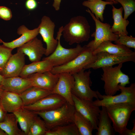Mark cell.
Masks as SVG:
<instances>
[{
    "instance_id": "6da1fadb",
    "label": "cell",
    "mask_w": 135,
    "mask_h": 135,
    "mask_svg": "<svg viewBox=\"0 0 135 135\" xmlns=\"http://www.w3.org/2000/svg\"><path fill=\"white\" fill-rule=\"evenodd\" d=\"M90 26L84 16H79L72 18L63 28L62 33L65 40L70 45L88 41Z\"/></svg>"
},
{
    "instance_id": "7a4b0ae2",
    "label": "cell",
    "mask_w": 135,
    "mask_h": 135,
    "mask_svg": "<svg viewBox=\"0 0 135 135\" xmlns=\"http://www.w3.org/2000/svg\"><path fill=\"white\" fill-rule=\"evenodd\" d=\"M76 110L74 106L66 102L62 106L52 110L35 112L44 120L48 130L74 123Z\"/></svg>"
},
{
    "instance_id": "3957f363",
    "label": "cell",
    "mask_w": 135,
    "mask_h": 135,
    "mask_svg": "<svg viewBox=\"0 0 135 135\" xmlns=\"http://www.w3.org/2000/svg\"><path fill=\"white\" fill-rule=\"evenodd\" d=\"M105 107L115 132L121 135L127 128L131 114L135 110V103L114 104Z\"/></svg>"
},
{
    "instance_id": "277c9868",
    "label": "cell",
    "mask_w": 135,
    "mask_h": 135,
    "mask_svg": "<svg viewBox=\"0 0 135 135\" xmlns=\"http://www.w3.org/2000/svg\"><path fill=\"white\" fill-rule=\"evenodd\" d=\"M122 64L113 67L112 66L102 68L103 71L101 80L104 82V88L106 95L113 96L120 91L118 86H125L130 83L128 76L121 70Z\"/></svg>"
},
{
    "instance_id": "5b68a950",
    "label": "cell",
    "mask_w": 135,
    "mask_h": 135,
    "mask_svg": "<svg viewBox=\"0 0 135 135\" xmlns=\"http://www.w3.org/2000/svg\"><path fill=\"white\" fill-rule=\"evenodd\" d=\"M81 52L73 60L64 64L54 67L51 72L54 74L65 72L73 74L78 72L96 60V55L90 48L85 45Z\"/></svg>"
},
{
    "instance_id": "8992f818",
    "label": "cell",
    "mask_w": 135,
    "mask_h": 135,
    "mask_svg": "<svg viewBox=\"0 0 135 135\" xmlns=\"http://www.w3.org/2000/svg\"><path fill=\"white\" fill-rule=\"evenodd\" d=\"M63 28V26L60 27L57 33L56 39L58 43L55 50L50 55L42 59L51 62L54 67L62 65L70 61L78 56L84 48L83 46L79 44L74 48H66L63 47L60 43Z\"/></svg>"
},
{
    "instance_id": "52a82bcc",
    "label": "cell",
    "mask_w": 135,
    "mask_h": 135,
    "mask_svg": "<svg viewBox=\"0 0 135 135\" xmlns=\"http://www.w3.org/2000/svg\"><path fill=\"white\" fill-rule=\"evenodd\" d=\"M83 69L79 72L72 74L74 79L72 94L80 98L92 102L93 98H98L97 91L90 88L92 82L90 77L91 71H85Z\"/></svg>"
},
{
    "instance_id": "ba28073f",
    "label": "cell",
    "mask_w": 135,
    "mask_h": 135,
    "mask_svg": "<svg viewBox=\"0 0 135 135\" xmlns=\"http://www.w3.org/2000/svg\"><path fill=\"white\" fill-rule=\"evenodd\" d=\"M118 86L121 93L115 96L102 95L97 91L98 98L93 101L92 104L99 107H105L118 104L135 103V83L131 84L129 87L122 86L119 85Z\"/></svg>"
},
{
    "instance_id": "9c48e42d",
    "label": "cell",
    "mask_w": 135,
    "mask_h": 135,
    "mask_svg": "<svg viewBox=\"0 0 135 135\" xmlns=\"http://www.w3.org/2000/svg\"><path fill=\"white\" fill-rule=\"evenodd\" d=\"M86 11L90 14L94 21L96 25L95 31L91 35L94 37V39L86 45L87 46L94 51L103 42L108 40L114 42L118 39V35L112 32L110 25L103 23L97 19L88 8Z\"/></svg>"
},
{
    "instance_id": "30bf717a",
    "label": "cell",
    "mask_w": 135,
    "mask_h": 135,
    "mask_svg": "<svg viewBox=\"0 0 135 135\" xmlns=\"http://www.w3.org/2000/svg\"><path fill=\"white\" fill-rule=\"evenodd\" d=\"M96 59L92 63L87 66L85 70L92 68L96 70L102 67L113 66L124 62H135V52L124 55H116L102 52L96 54Z\"/></svg>"
},
{
    "instance_id": "8fae6325",
    "label": "cell",
    "mask_w": 135,
    "mask_h": 135,
    "mask_svg": "<svg viewBox=\"0 0 135 135\" xmlns=\"http://www.w3.org/2000/svg\"><path fill=\"white\" fill-rule=\"evenodd\" d=\"M76 110L91 123L94 130H97L98 118L100 111L99 107L94 105L92 102L79 98L72 94Z\"/></svg>"
},
{
    "instance_id": "7c38bea8",
    "label": "cell",
    "mask_w": 135,
    "mask_h": 135,
    "mask_svg": "<svg viewBox=\"0 0 135 135\" xmlns=\"http://www.w3.org/2000/svg\"><path fill=\"white\" fill-rule=\"evenodd\" d=\"M55 25L50 18L46 16L42 18L38 26L39 33L46 44V52L45 54L48 56L55 50L58 43L57 40L54 38V34Z\"/></svg>"
},
{
    "instance_id": "4fadbf2b",
    "label": "cell",
    "mask_w": 135,
    "mask_h": 135,
    "mask_svg": "<svg viewBox=\"0 0 135 135\" xmlns=\"http://www.w3.org/2000/svg\"><path fill=\"white\" fill-rule=\"evenodd\" d=\"M66 101L61 96L52 93L32 104L22 108L34 112H44L52 110L64 104Z\"/></svg>"
},
{
    "instance_id": "5bb4252c",
    "label": "cell",
    "mask_w": 135,
    "mask_h": 135,
    "mask_svg": "<svg viewBox=\"0 0 135 135\" xmlns=\"http://www.w3.org/2000/svg\"><path fill=\"white\" fill-rule=\"evenodd\" d=\"M59 78L52 93L58 94L64 98L67 102L74 105L72 90L74 79L72 74L63 72L60 74Z\"/></svg>"
},
{
    "instance_id": "9a60e30c",
    "label": "cell",
    "mask_w": 135,
    "mask_h": 135,
    "mask_svg": "<svg viewBox=\"0 0 135 135\" xmlns=\"http://www.w3.org/2000/svg\"><path fill=\"white\" fill-rule=\"evenodd\" d=\"M17 48V51L26 55L32 62L40 61L46 52L42 41L36 37Z\"/></svg>"
},
{
    "instance_id": "2e32d148",
    "label": "cell",
    "mask_w": 135,
    "mask_h": 135,
    "mask_svg": "<svg viewBox=\"0 0 135 135\" xmlns=\"http://www.w3.org/2000/svg\"><path fill=\"white\" fill-rule=\"evenodd\" d=\"M59 74H54L50 71L32 74L27 77L31 81L32 86L52 92L58 81Z\"/></svg>"
},
{
    "instance_id": "e0dca14e",
    "label": "cell",
    "mask_w": 135,
    "mask_h": 135,
    "mask_svg": "<svg viewBox=\"0 0 135 135\" xmlns=\"http://www.w3.org/2000/svg\"><path fill=\"white\" fill-rule=\"evenodd\" d=\"M25 55L18 51L12 54L0 73L4 78L20 76L25 65Z\"/></svg>"
},
{
    "instance_id": "ac0fdd59",
    "label": "cell",
    "mask_w": 135,
    "mask_h": 135,
    "mask_svg": "<svg viewBox=\"0 0 135 135\" xmlns=\"http://www.w3.org/2000/svg\"><path fill=\"white\" fill-rule=\"evenodd\" d=\"M1 85L4 90L19 94L32 86L29 79L20 76L4 78Z\"/></svg>"
},
{
    "instance_id": "d6986e66",
    "label": "cell",
    "mask_w": 135,
    "mask_h": 135,
    "mask_svg": "<svg viewBox=\"0 0 135 135\" xmlns=\"http://www.w3.org/2000/svg\"><path fill=\"white\" fill-rule=\"evenodd\" d=\"M3 108L6 112L13 113L24 106L20 94L4 90L0 97Z\"/></svg>"
},
{
    "instance_id": "ffe728a7",
    "label": "cell",
    "mask_w": 135,
    "mask_h": 135,
    "mask_svg": "<svg viewBox=\"0 0 135 135\" xmlns=\"http://www.w3.org/2000/svg\"><path fill=\"white\" fill-rule=\"evenodd\" d=\"M17 33L20 36L10 42H6L2 40L3 44L12 49L19 47L36 37L39 34V29L38 27L30 30L24 25H22L18 28Z\"/></svg>"
},
{
    "instance_id": "44dd1931",
    "label": "cell",
    "mask_w": 135,
    "mask_h": 135,
    "mask_svg": "<svg viewBox=\"0 0 135 135\" xmlns=\"http://www.w3.org/2000/svg\"><path fill=\"white\" fill-rule=\"evenodd\" d=\"M52 93V91L32 86L20 95L24 106L34 103Z\"/></svg>"
},
{
    "instance_id": "7402d4cb",
    "label": "cell",
    "mask_w": 135,
    "mask_h": 135,
    "mask_svg": "<svg viewBox=\"0 0 135 135\" xmlns=\"http://www.w3.org/2000/svg\"><path fill=\"white\" fill-rule=\"evenodd\" d=\"M112 6V18L114 20L113 24L111 27L112 31L118 36L127 35L128 32L126 30V27L129 22L122 17L123 8H117L113 5Z\"/></svg>"
},
{
    "instance_id": "603a6c76",
    "label": "cell",
    "mask_w": 135,
    "mask_h": 135,
    "mask_svg": "<svg viewBox=\"0 0 135 135\" xmlns=\"http://www.w3.org/2000/svg\"><path fill=\"white\" fill-rule=\"evenodd\" d=\"M13 113L17 118L21 130L25 135H28L30 126L38 114L34 112L22 108Z\"/></svg>"
},
{
    "instance_id": "cb8c5ba5",
    "label": "cell",
    "mask_w": 135,
    "mask_h": 135,
    "mask_svg": "<svg viewBox=\"0 0 135 135\" xmlns=\"http://www.w3.org/2000/svg\"><path fill=\"white\" fill-rule=\"evenodd\" d=\"M54 67L51 62L46 60L32 62L24 65L20 76L26 78L34 73L50 71Z\"/></svg>"
},
{
    "instance_id": "d4e9b609",
    "label": "cell",
    "mask_w": 135,
    "mask_h": 135,
    "mask_svg": "<svg viewBox=\"0 0 135 135\" xmlns=\"http://www.w3.org/2000/svg\"><path fill=\"white\" fill-rule=\"evenodd\" d=\"M17 118L13 113H7L3 120L0 122V128L8 135H25L18 125Z\"/></svg>"
},
{
    "instance_id": "484cf974",
    "label": "cell",
    "mask_w": 135,
    "mask_h": 135,
    "mask_svg": "<svg viewBox=\"0 0 135 135\" xmlns=\"http://www.w3.org/2000/svg\"><path fill=\"white\" fill-rule=\"evenodd\" d=\"M102 109L98 116L97 131L96 135H114L116 132L111 125L112 121L109 118L105 107Z\"/></svg>"
},
{
    "instance_id": "4316f807",
    "label": "cell",
    "mask_w": 135,
    "mask_h": 135,
    "mask_svg": "<svg viewBox=\"0 0 135 135\" xmlns=\"http://www.w3.org/2000/svg\"><path fill=\"white\" fill-rule=\"evenodd\" d=\"M102 52L116 55H124L132 53L133 52L130 48L124 46L112 44V41L108 40L101 43L93 51L94 54Z\"/></svg>"
},
{
    "instance_id": "83f0119b",
    "label": "cell",
    "mask_w": 135,
    "mask_h": 135,
    "mask_svg": "<svg viewBox=\"0 0 135 135\" xmlns=\"http://www.w3.org/2000/svg\"><path fill=\"white\" fill-rule=\"evenodd\" d=\"M114 4L113 2L104 1L102 0H85L82 3L83 6L88 8L91 12L94 14L97 19H100L102 22L104 20L103 14L106 6L108 4L112 5Z\"/></svg>"
},
{
    "instance_id": "f1b7e54d",
    "label": "cell",
    "mask_w": 135,
    "mask_h": 135,
    "mask_svg": "<svg viewBox=\"0 0 135 135\" xmlns=\"http://www.w3.org/2000/svg\"><path fill=\"white\" fill-rule=\"evenodd\" d=\"M74 123L76 125L79 135H92L93 130L90 122L78 112L76 110Z\"/></svg>"
},
{
    "instance_id": "f546056e",
    "label": "cell",
    "mask_w": 135,
    "mask_h": 135,
    "mask_svg": "<svg viewBox=\"0 0 135 135\" xmlns=\"http://www.w3.org/2000/svg\"><path fill=\"white\" fill-rule=\"evenodd\" d=\"M45 135H79V133L75 124L72 123L48 130Z\"/></svg>"
},
{
    "instance_id": "4dcf8cb0",
    "label": "cell",
    "mask_w": 135,
    "mask_h": 135,
    "mask_svg": "<svg viewBox=\"0 0 135 135\" xmlns=\"http://www.w3.org/2000/svg\"><path fill=\"white\" fill-rule=\"evenodd\" d=\"M48 130L44 121L38 115L30 126L28 135H45Z\"/></svg>"
},
{
    "instance_id": "1f68e13d",
    "label": "cell",
    "mask_w": 135,
    "mask_h": 135,
    "mask_svg": "<svg viewBox=\"0 0 135 135\" xmlns=\"http://www.w3.org/2000/svg\"><path fill=\"white\" fill-rule=\"evenodd\" d=\"M120 4L124 10V18L127 20L129 16L135 10V2L134 0H114Z\"/></svg>"
},
{
    "instance_id": "d6a6232c",
    "label": "cell",
    "mask_w": 135,
    "mask_h": 135,
    "mask_svg": "<svg viewBox=\"0 0 135 135\" xmlns=\"http://www.w3.org/2000/svg\"><path fill=\"white\" fill-rule=\"evenodd\" d=\"M13 49L4 45H0V73L12 55Z\"/></svg>"
},
{
    "instance_id": "836d02e7",
    "label": "cell",
    "mask_w": 135,
    "mask_h": 135,
    "mask_svg": "<svg viewBox=\"0 0 135 135\" xmlns=\"http://www.w3.org/2000/svg\"><path fill=\"white\" fill-rule=\"evenodd\" d=\"M118 39L114 41L116 44L124 46L129 48L135 49V38L127 35H119Z\"/></svg>"
},
{
    "instance_id": "e575fe53",
    "label": "cell",
    "mask_w": 135,
    "mask_h": 135,
    "mask_svg": "<svg viewBox=\"0 0 135 135\" xmlns=\"http://www.w3.org/2000/svg\"><path fill=\"white\" fill-rule=\"evenodd\" d=\"M12 14L10 8L5 6H0V18L6 21L10 20Z\"/></svg>"
},
{
    "instance_id": "d590c367",
    "label": "cell",
    "mask_w": 135,
    "mask_h": 135,
    "mask_svg": "<svg viewBox=\"0 0 135 135\" xmlns=\"http://www.w3.org/2000/svg\"><path fill=\"white\" fill-rule=\"evenodd\" d=\"M25 6L28 10H32L37 8L38 3L36 0H27L25 3Z\"/></svg>"
},
{
    "instance_id": "8d00e7d4",
    "label": "cell",
    "mask_w": 135,
    "mask_h": 135,
    "mask_svg": "<svg viewBox=\"0 0 135 135\" xmlns=\"http://www.w3.org/2000/svg\"><path fill=\"white\" fill-rule=\"evenodd\" d=\"M134 126L132 129L130 130L127 128L124 131L121 135H135V120L132 121Z\"/></svg>"
},
{
    "instance_id": "74e56055",
    "label": "cell",
    "mask_w": 135,
    "mask_h": 135,
    "mask_svg": "<svg viewBox=\"0 0 135 135\" xmlns=\"http://www.w3.org/2000/svg\"><path fill=\"white\" fill-rule=\"evenodd\" d=\"M7 113L3 108L0 98V122L3 120Z\"/></svg>"
},
{
    "instance_id": "f35d334b",
    "label": "cell",
    "mask_w": 135,
    "mask_h": 135,
    "mask_svg": "<svg viewBox=\"0 0 135 135\" xmlns=\"http://www.w3.org/2000/svg\"><path fill=\"white\" fill-rule=\"evenodd\" d=\"M62 0H54L52 6L56 11L60 9V4Z\"/></svg>"
},
{
    "instance_id": "ab89813d",
    "label": "cell",
    "mask_w": 135,
    "mask_h": 135,
    "mask_svg": "<svg viewBox=\"0 0 135 135\" xmlns=\"http://www.w3.org/2000/svg\"><path fill=\"white\" fill-rule=\"evenodd\" d=\"M0 135H8V134L4 130L0 128Z\"/></svg>"
},
{
    "instance_id": "60d3db41",
    "label": "cell",
    "mask_w": 135,
    "mask_h": 135,
    "mask_svg": "<svg viewBox=\"0 0 135 135\" xmlns=\"http://www.w3.org/2000/svg\"><path fill=\"white\" fill-rule=\"evenodd\" d=\"M4 78L0 73V85H1L2 82Z\"/></svg>"
},
{
    "instance_id": "b9f144b4",
    "label": "cell",
    "mask_w": 135,
    "mask_h": 135,
    "mask_svg": "<svg viewBox=\"0 0 135 135\" xmlns=\"http://www.w3.org/2000/svg\"><path fill=\"white\" fill-rule=\"evenodd\" d=\"M4 90L2 88L1 85H0V97L1 95Z\"/></svg>"
},
{
    "instance_id": "7bdbcfd3",
    "label": "cell",
    "mask_w": 135,
    "mask_h": 135,
    "mask_svg": "<svg viewBox=\"0 0 135 135\" xmlns=\"http://www.w3.org/2000/svg\"><path fill=\"white\" fill-rule=\"evenodd\" d=\"M106 1H112L114 2V4H116L118 3L116 2L114 0H105Z\"/></svg>"
},
{
    "instance_id": "ee69618b",
    "label": "cell",
    "mask_w": 135,
    "mask_h": 135,
    "mask_svg": "<svg viewBox=\"0 0 135 135\" xmlns=\"http://www.w3.org/2000/svg\"><path fill=\"white\" fill-rule=\"evenodd\" d=\"M2 40L0 38V43H2Z\"/></svg>"
},
{
    "instance_id": "f6af8a7d",
    "label": "cell",
    "mask_w": 135,
    "mask_h": 135,
    "mask_svg": "<svg viewBox=\"0 0 135 135\" xmlns=\"http://www.w3.org/2000/svg\"><path fill=\"white\" fill-rule=\"evenodd\" d=\"M88 0V1H92L93 0Z\"/></svg>"
},
{
    "instance_id": "bcb514c9",
    "label": "cell",
    "mask_w": 135,
    "mask_h": 135,
    "mask_svg": "<svg viewBox=\"0 0 135 135\" xmlns=\"http://www.w3.org/2000/svg\"></svg>"
}]
</instances>
